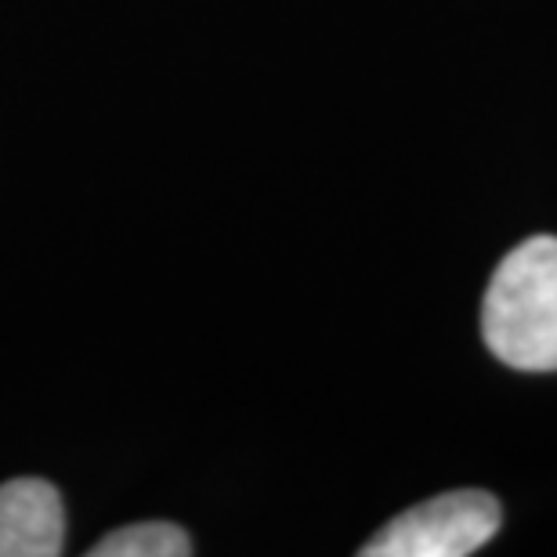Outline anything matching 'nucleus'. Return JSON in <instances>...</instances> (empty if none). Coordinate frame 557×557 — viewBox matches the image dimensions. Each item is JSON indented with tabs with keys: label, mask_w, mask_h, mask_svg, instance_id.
<instances>
[{
	"label": "nucleus",
	"mask_w": 557,
	"mask_h": 557,
	"mask_svg": "<svg viewBox=\"0 0 557 557\" xmlns=\"http://www.w3.org/2000/svg\"><path fill=\"white\" fill-rule=\"evenodd\" d=\"M485 348L510 370H557V239L532 236L499 261L482 300Z\"/></svg>",
	"instance_id": "nucleus-1"
},
{
	"label": "nucleus",
	"mask_w": 557,
	"mask_h": 557,
	"mask_svg": "<svg viewBox=\"0 0 557 557\" xmlns=\"http://www.w3.org/2000/svg\"><path fill=\"white\" fill-rule=\"evenodd\" d=\"M499 504L482 488H456L403 510L359 550L362 557H467L499 532Z\"/></svg>",
	"instance_id": "nucleus-2"
},
{
	"label": "nucleus",
	"mask_w": 557,
	"mask_h": 557,
	"mask_svg": "<svg viewBox=\"0 0 557 557\" xmlns=\"http://www.w3.org/2000/svg\"><path fill=\"white\" fill-rule=\"evenodd\" d=\"M65 515L54 485L15 478L0 485V557H59Z\"/></svg>",
	"instance_id": "nucleus-3"
},
{
	"label": "nucleus",
	"mask_w": 557,
	"mask_h": 557,
	"mask_svg": "<svg viewBox=\"0 0 557 557\" xmlns=\"http://www.w3.org/2000/svg\"><path fill=\"white\" fill-rule=\"evenodd\" d=\"M193 554V540L171 521H138L109 532L91 547V557H185Z\"/></svg>",
	"instance_id": "nucleus-4"
}]
</instances>
